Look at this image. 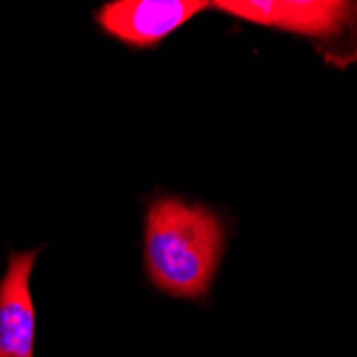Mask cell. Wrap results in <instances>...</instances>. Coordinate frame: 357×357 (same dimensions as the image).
<instances>
[{
	"label": "cell",
	"instance_id": "cell-1",
	"mask_svg": "<svg viewBox=\"0 0 357 357\" xmlns=\"http://www.w3.org/2000/svg\"><path fill=\"white\" fill-rule=\"evenodd\" d=\"M222 250L225 225L216 212L172 195L150 204L144 225V268L160 294L204 300Z\"/></svg>",
	"mask_w": 357,
	"mask_h": 357
},
{
	"label": "cell",
	"instance_id": "cell-2",
	"mask_svg": "<svg viewBox=\"0 0 357 357\" xmlns=\"http://www.w3.org/2000/svg\"><path fill=\"white\" fill-rule=\"evenodd\" d=\"M214 7L238 20L308 39L334 67L357 60V3L342 0H218Z\"/></svg>",
	"mask_w": 357,
	"mask_h": 357
},
{
	"label": "cell",
	"instance_id": "cell-3",
	"mask_svg": "<svg viewBox=\"0 0 357 357\" xmlns=\"http://www.w3.org/2000/svg\"><path fill=\"white\" fill-rule=\"evenodd\" d=\"M208 7L204 0H116L96 11V24L124 45L152 47Z\"/></svg>",
	"mask_w": 357,
	"mask_h": 357
},
{
	"label": "cell",
	"instance_id": "cell-4",
	"mask_svg": "<svg viewBox=\"0 0 357 357\" xmlns=\"http://www.w3.org/2000/svg\"><path fill=\"white\" fill-rule=\"evenodd\" d=\"M39 248L11 252L0 278V357H35L37 312L30 294V274Z\"/></svg>",
	"mask_w": 357,
	"mask_h": 357
}]
</instances>
